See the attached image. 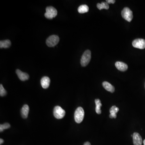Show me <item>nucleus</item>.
Returning <instances> with one entry per match:
<instances>
[{
	"mask_svg": "<svg viewBox=\"0 0 145 145\" xmlns=\"http://www.w3.org/2000/svg\"><path fill=\"white\" fill-rule=\"evenodd\" d=\"M143 145H145V139L143 141Z\"/></svg>",
	"mask_w": 145,
	"mask_h": 145,
	"instance_id": "nucleus-24",
	"label": "nucleus"
},
{
	"mask_svg": "<svg viewBox=\"0 0 145 145\" xmlns=\"http://www.w3.org/2000/svg\"><path fill=\"white\" fill-rule=\"evenodd\" d=\"M115 65L116 68L121 71H125L128 69V65L123 62L117 61Z\"/></svg>",
	"mask_w": 145,
	"mask_h": 145,
	"instance_id": "nucleus-10",
	"label": "nucleus"
},
{
	"mask_svg": "<svg viewBox=\"0 0 145 145\" xmlns=\"http://www.w3.org/2000/svg\"><path fill=\"white\" fill-rule=\"evenodd\" d=\"M89 7L87 5H81L79 7L78 9V11L80 14H84L88 12L89 11Z\"/></svg>",
	"mask_w": 145,
	"mask_h": 145,
	"instance_id": "nucleus-17",
	"label": "nucleus"
},
{
	"mask_svg": "<svg viewBox=\"0 0 145 145\" xmlns=\"http://www.w3.org/2000/svg\"><path fill=\"white\" fill-rule=\"evenodd\" d=\"M102 86L104 89L108 92L113 93L115 91V88L111 83L107 81H104L102 83Z\"/></svg>",
	"mask_w": 145,
	"mask_h": 145,
	"instance_id": "nucleus-13",
	"label": "nucleus"
},
{
	"mask_svg": "<svg viewBox=\"0 0 145 145\" xmlns=\"http://www.w3.org/2000/svg\"><path fill=\"white\" fill-rule=\"evenodd\" d=\"M11 42L9 40H3L0 41V48H9L11 46Z\"/></svg>",
	"mask_w": 145,
	"mask_h": 145,
	"instance_id": "nucleus-16",
	"label": "nucleus"
},
{
	"mask_svg": "<svg viewBox=\"0 0 145 145\" xmlns=\"http://www.w3.org/2000/svg\"><path fill=\"white\" fill-rule=\"evenodd\" d=\"M11 127V125L9 123H5L4 124H1L0 125V131L1 132L3 131L5 129H9Z\"/></svg>",
	"mask_w": 145,
	"mask_h": 145,
	"instance_id": "nucleus-19",
	"label": "nucleus"
},
{
	"mask_svg": "<svg viewBox=\"0 0 145 145\" xmlns=\"http://www.w3.org/2000/svg\"><path fill=\"white\" fill-rule=\"evenodd\" d=\"M53 115L57 119H61L65 115V111L60 106H56L54 108Z\"/></svg>",
	"mask_w": 145,
	"mask_h": 145,
	"instance_id": "nucleus-5",
	"label": "nucleus"
},
{
	"mask_svg": "<svg viewBox=\"0 0 145 145\" xmlns=\"http://www.w3.org/2000/svg\"><path fill=\"white\" fill-rule=\"evenodd\" d=\"M119 111V108L116 107L115 106H112L110 109V115L109 117L110 118H116V113H117Z\"/></svg>",
	"mask_w": 145,
	"mask_h": 145,
	"instance_id": "nucleus-14",
	"label": "nucleus"
},
{
	"mask_svg": "<svg viewBox=\"0 0 145 145\" xmlns=\"http://www.w3.org/2000/svg\"><path fill=\"white\" fill-rule=\"evenodd\" d=\"M3 142H4V140H3V139H0V144H1V145L3 143Z\"/></svg>",
	"mask_w": 145,
	"mask_h": 145,
	"instance_id": "nucleus-23",
	"label": "nucleus"
},
{
	"mask_svg": "<svg viewBox=\"0 0 145 145\" xmlns=\"http://www.w3.org/2000/svg\"><path fill=\"white\" fill-rule=\"evenodd\" d=\"M106 2L108 4H114L115 3V0H106Z\"/></svg>",
	"mask_w": 145,
	"mask_h": 145,
	"instance_id": "nucleus-21",
	"label": "nucleus"
},
{
	"mask_svg": "<svg viewBox=\"0 0 145 145\" xmlns=\"http://www.w3.org/2000/svg\"><path fill=\"white\" fill-rule=\"evenodd\" d=\"M121 15L124 19L129 22H131L133 19V12L129 8H124L121 12Z\"/></svg>",
	"mask_w": 145,
	"mask_h": 145,
	"instance_id": "nucleus-3",
	"label": "nucleus"
},
{
	"mask_svg": "<svg viewBox=\"0 0 145 145\" xmlns=\"http://www.w3.org/2000/svg\"><path fill=\"white\" fill-rule=\"evenodd\" d=\"M96 107H95V112L98 114H100L101 113V107L102 106L101 101L99 99H97L95 100Z\"/></svg>",
	"mask_w": 145,
	"mask_h": 145,
	"instance_id": "nucleus-15",
	"label": "nucleus"
},
{
	"mask_svg": "<svg viewBox=\"0 0 145 145\" xmlns=\"http://www.w3.org/2000/svg\"><path fill=\"white\" fill-rule=\"evenodd\" d=\"M29 112V107L27 104H25L23 106L21 111V116L23 118H26L28 117V115Z\"/></svg>",
	"mask_w": 145,
	"mask_h": 145,
	"instance_id": "nucleus-12",
	"label": "nucleus"
},
{
	"mask_svg": "<svg viewBox=\"0 0 145 145\" xmlns=\"http://www.w3.org/2000/svg\"><path fill=\"white\" fill-rule=\"evenodd\" d=\"M83 145H91V144L90 142L87 141V142H85Z\"/></svg>",
	"mask_w": 145,
	"mask_h": 145,
	"instance_id": "nucleus-22",
	"label": "nucleus"
},
{
	"mask_svg": "<svg viewBox=\"0 0 145 145\" xmlns=\"http://www.w3.org/2000/svg\"><path fill=\"white\" fill-rule=\"evenodd\" d=\"M46 12L44 15L45 17L49 19H52L55 17L57 14V11L56 9L53 7H48L46 8Z\"/></svg>",
	"mask_w": 145,
	"mask_h": 145,
	"instance_id": "nucleus-4",
	"label": "nucleus"
},
{
	"mask_svg": "<svg viewBox=\"0 0 145 145\" xmlns=\"http://www.w3.org/2000/svg\"><path fill=\"white\" fill-rule=\"evenodd\" d=\"M97 7L99 10H102V9H108L109 8L108 4L106 2H102L101 3H98Z\"/></svg>",
	"mask_w": 145,
	"mask_h": 145,
	"instance_id": "nucleus-18",
	"label": "nucleus"
},
{
	"mask_svg": "<svg viewBox=\"0 0 145 145\" xmlns=\"http://www.w3.org/2000/svg\"><path fill=\"white\" fill-rule=\"evenodd\" d=\"M134 145H142V139L140 135L138 133H134L133 135Z\"/></svg>",
	"mask_w": 145,
	"mask_h": 145,
	"instance_id": "nucleus-8",
	"label": "nucleus"
},
{
	"mask_svg": "<svg viewBox=\"0 0 145 145\" xmlns=\"http://www.w3.org/2000/svg\"><path fill=\"white\" fill-rule=\"evenodd\" d=\"M91 58V52L89 50H86L83 53L81 59V64L83 67H86L90 61Z\"/></svg>",
	"mask_w": 145,
	"mask_h": 145,
	"instance_id": "nucleus-2",
	"label": "nucleus"
},
{
	"mask_svg": "<svg viewBox=\"0 0 145 145\" xmlns=\"http://www.w3.org/2000/svg\"><path fill=\"white\" fill-rule=\"evenodd\" d=\"M59 41L58 36L56 35H52L49 36L46 41V45L50 47H54Z\"/></svg>",
	"mask_w": 145,
	"mask_h": 145,
	"instance_id": "nucleus-6",
	"label": "nucleus"
},
{
	"mask_svg": "<svg viewBox=\"0 0 145 145\" xmlns=\"http://www.w3.org/2000/svg\"><path fill=\"white\" fill-rule=\"evenodd\" d=\"M84 117V111L81 107L77 108L75 112V120L77 123H81L83 120Z\"/></svg>",
	"mask_w": 145,
	"mask_h": 145,
	"instance_id": "nucleus-1",
	"label": "nucleus"
},
{
	"mask_svg": "<svg viewBox=\"0 0 145 145\" xmlns=\"http://www.w3.org/2000/svg\"><path fill=\"white\" fill-rule=\"evenodd\" d=\"M16 72L19 79L22 81L28 80L29 79V75L26 72L21 71L19 69H17Z\"/></svg>",
	"mask_w": 145,
	"mask_h": 145,
	"instance_id": "nucleus-9",
	"label": "nucleus"
},
{
	"mask_svg": "<svg viewBox=\"0 0 145 145\" xmlns=\"http://www.w3.org/2000/svg\"><path fill=\"white\" fill-rule=\"evenodd\" d=\"M7 94V92L5 90L2 84L0 85V95L1 96H4L6 95Z\"/></svg>",
	"mask_w": 145,
	"mask_h": 145,
	"instance_id": "nucleus-20",
	"label": "nucleus"
},
{
	"mask_svg": "<svg viewBox=\"0 0 145 145\" xmlns=\"http://www.w3.org/2000/svg\"><path fill=\"white\" fill-rule=\"evenodd\" d=\"M50 78L48 77H43L41 79V84L42 88L44 89H47L49 88L50 84Z\"/></svg>",
	"mask_w": 145,
	"mask_h": 145,
	"instance_id": "nucleus-11",
	"label": "nucleus"
},
{
	"mask_svg": "<svg viewBox=\"0 0 145 145\" xmlns=\"http://www.w3.org/2000/svg\"><path fill=\"white\" fill-rule=\"evenodd\" d=\"M132 45L135 48L143 49L145 48V40L143 39H137L134 40Z\"/></svg>",
	"mask_w": 145,
	"mask_h": 145,
	"instance_id": "nucleus-7",
	"label": "nucleus"
}]
</instances>
